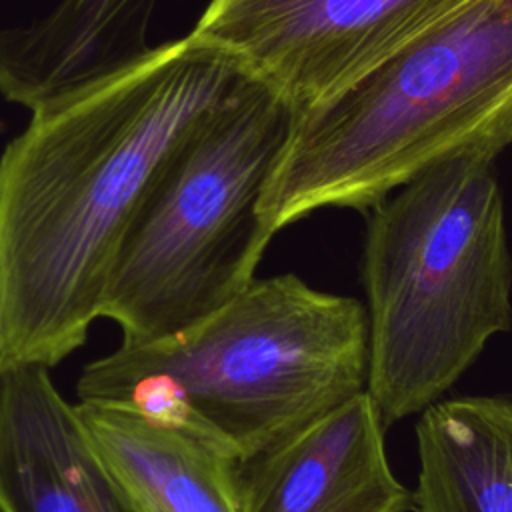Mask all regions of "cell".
Masks as SVG:
<instances>
[{"mask_svg": "<svg viewBox=\"0 0 512 512\" xmlns=\"http://www.w3.org/2000/svg\"><path fill=\"white\" fill-rule=\"evenodd\" d=\"M466 0H210L194 34L294 116L350 88Z\"/></svg>", "mask_w": 512, "mask_h": 512, "instance_id": "cell-6", "label": "cell"}, {"mask_svg": "<svg viewBox=\"0 0 512 512\" xmlns=\"http://www.w3.org/2000/svg\"><path fill=\"white\" fill-rule=\"evenodd\" d=\"M370 210L366 392L388 426L436 404L510 330L512 258L492 162L434 166Z\"/></svg>", "mask_w": 512, "mask_h": 512, "instance_id": "cell-4", "label": "cell"}, {"mask_svg": "<svg viewBox=\"0 0 512 512\" xmlns=\"http://www.w3.org/2000/svg\"><path fill=\"white\" fill-rule=\"evenodd\" d=\"M76 410L134 512H242L240 460L222 442L130 404Z\"/></svg>", "mask_w": 512, "mask_h": 512, "instance_id": "cell-9", "label": "cell"}, {"mask_svg": "<svg viewBox=\"0 0 512 512\" xmlns=\"http://www.w3.org/2000/svg\"><path fill=\"white\" fill-rule=\"evenodd\" d=\"M510 142L512 0H466L292 118L260 196L262 234L320 208H374L434 166L492 162Z\"/></svg>", "mask_w": 512, "mask_h": 512, "instance_id": "cell-2", "label": "cell"}, {"mask_svg": "<svg viewBox=\"0 0 512 512\" xmlns=\"http://www.w3.org/2000/svg\"><path fill=\"white\" fill-rule=\"evenodd\" d=\"M250 82L190 32L32 112L0 156V370L50 368L84 344L148 194Z\"/></svg>", "mask_w": 512, "mask_h": 512, "instance_id": "cell-1", "label": "cell"}, {"mask_svg": "<svg viewBox=\"0 0 512 512\" xmlns=\"http://www.w3.org/2000/svg\"><path fill=\"white\" fill-rule=\"evenodd\" d=\"M366 390L240 462L242 512H412Z\"/></svg>", "mask_w": 512, "mask_h": 512, "instance_id": "cell-7", "label": "cell"}, {"mask_svg": "<svg viewBox=\"0 0 512 512\" xmlns=\"http://www.w3.org/2000/svg\"><path fill=\"white\" fill-rule=\"evenodd\" d=\"M0 512H134L40 364L0 370Z\"/></svg>", "mask_w": 512, "mask_h": 512, "instance_id": "cell-8", "label": "cell"}, {"mask_svg": "<svg viewBox=\"0 0 512 512\" xmlns=\"http://www.w3.org/2000/svg\"><path fill=\"white\" fill-rule=\"evenodd\" d=\"M412 512H512V398L462 396L416 424Z\"/></svg>", "mask_w": 512, "mask_h": 512, "instance_id": "cell-10", "label": "cell"}, {"mask_svg": "<svg viewBox=\"0 0 512 512\" xmlns=\"http://www.w3.org/2000/svg\"><path fill=\"white\" fill-rule=\"evenodd\" d=\"M368 314L296 274L254 278L170 336L88 362L78 400L196 428L248 460L366 390Z\"/></svg>", "mask_w": 512, "mask_h": 512, "instance_id": "cell-3", "label": "cell"}, {"mask_svg": "<svg viewBox=\"0 0 512 512\" xmlns=\"http://www.w3.org/2000/svg\"><path fill=\"white\" fill-rule=\"evenodd\" d=\"M292 110L252 80L178 150L112 264L100 316L122 342L170 336L208 316L256 274L270 244L258 204Z\"/></svg>", "mask_w": 512, "mask_h": 512, "instance_id": "cell-5", "label": "cell"}]
</instances>
